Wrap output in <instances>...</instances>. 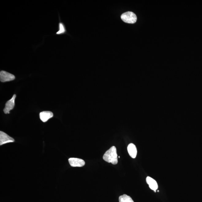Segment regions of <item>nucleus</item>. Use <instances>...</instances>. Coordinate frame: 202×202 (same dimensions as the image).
<instances>
[{
  "label": "nucleus",
  "instance_id": "9b49d317",
  "mask_svg": "<svg viewBox=\"0 0 202 202\" xmlns=\"http://www.w3.org/2000/svg\"><path fill=\"white\" fill-rule=\"evenodd\" d=\"M59 31L57 32V34L60 35L63 33L65 32L66 30L64 28V25L62 23H59Z\"/></svg>",
  "mask_w": 202,
  "mask_h": 202
},
{
  "label": "nucleus",
  "instance_id": "7ed1b4c3",
  "mask_svg": "<svg viewBox=\"0 0 202 202\" xmlns=\"http://www.w3.org/2000/svg\"><path fill=\"white\" fill-rule=\"evenodd\" d=\"M15 79V76L10 73L3 71H2L0 72V81L1 82H9L14 80Z\"/></svg>",
  "mask_w": 202,
  "mask_h": 202
},
{
  "label": "nucleus",
  "instance_id": "20e7f679",
  "mask_svg": "<svg viewBox=\"0 0 202 202\" xmlns=\"http://www.w3.org/2000/svg\"><path fill=\"white\" fill-rule=\"evenodd\" d=\"M16 97V94L13 95L12 98L6 102L3 112L5 114L10 113V112L13 110L15 106V101Z\"/></svg>",
  "mask_w": 202,
  "mask_h": 202
},
{
  "label": "nucleus",
  "instance_id": "f257e3e1",
  "mask_svg": "<svg viewBox=\"0 0 202 202\" xmlns=\"http://www.w3.org/2000/svg\"><path fill=\"white\" fill-rule=\"evenodd\" d=\"M103 159L106 162L111 163L113 164H117L118 162V155L116 147L113 146L107 151L103 156Z\"/></svg>",
  "mask_w": 202,
  "mask_h": 202
},
{
  "label": "nucleus",
  "instance_id": "0eeeda50",
  "mask_svg": "<svg viewBox=\"0 0 202 202\" xmlns=\"http://www.w3.org/2000/svg\"><path fill=\"white\" fill-rule=\"evenodd\" d=\"M53 113L49 111H45L41 112L40 113V120L44 123H45L50 118L53 117Z\"/></svg>",
  "mask_w": 202,
  "mask_h": 202
},
{
  "label": "nucleus",
  "instance_id": "6e6552de",
  "mask_svg": "<svg viewBox=\"0 0 202 202\" xmlns=\"http://www.w3.org/2000/svg\"><path fill=\"white\" fill-rule=\"evenodd\" d=\"M127 150L131 157L135 158L137 154V150L135 146L133 143H130L127 147Z\"/></svg>",
  "mask_w": 202,
  "mask_h": 202
},
{
  "label": "nucleus",
  "instance_id": "423d86ee",
  "mask_svg": "<svg viewBox=\"0 0 202 202\" xmlns=\"http://www.w3.org/2000/svg\"><path fill=\"white\" fill-rule=\"evenodd\" d=\"M14 141V139L10 136L7 134L2 131H0V145Z\"/></svg>",
  "mask_w": 202,
  "mask_h": 202
},
{
  "label": "nucleus",
  "instance_id": "f8f14e48",
  "mask_svg": "<svg viewBox=\"0 0 202 202\" xmlns=\"http://www.w3.org/2000/svg\"><path fill=\"white\" fill-rule=\"evenodd\" d=\"M119 157V158H120V156H119V157Z\"/></svg>",
  "mask_w": 202,
  "mask_h": 202
},
{
  "label": "nucleus",
  "instance_id": "9d476101",
  "mask_svg": "<svg viewBox=\"0 0 202 202\" xmlns=\"http://www.w3.org/2000/svg\"><path fill=\"white\" fill-rule=\"evenodd\" d=\"M120 202H134L131 197L126 194H124L120 196Z\"/></svg>",
  "mask_w": 202,
  "mask_h": 202
},
{
  "label": "nucleus",
  "instance_id": "39448f33",
  "mask_svg": "<svg viewBox=\"0 0 202 202\" xmlns=\"http://www.w3.org/2000/svg\"><path fill=\"white\" fill-rule=\"evenodd\" d=\"M68 161L70 165L73 167H82L85 164L84 160L78 158H70Z\"/></svg>",
  "mask_w": 202,
  "mask_h": 202
},
{
  "label": "nucleus",
  "instance_id": "1a4fd4ad",
  "mask_svg": "<svg viewBox=\"0 0 202 202\" xmlns=\"http://www.w3.org/2000/svg\"><path fill=\"white\" fill-rule=\"evenodd\" d=\"M146 181H147V183L149 185L150 189L156 192V190L158 188L157 181L155 180L152 179V178L149 177V176L147 177V179H146Z\"/></svg>",
  "mask_w": 202,
  "mask_h": 202
},
{
  "label": "nucleus",
  "instance_id": "f03ea898",
  "mask_svg": "<svg viewBox=\"0 0 202 202\" xmlns=\"http://www.w3.org/2000/svg\"><path fill=\"white\" fill-rule=\"evenodd\" d=\"M121 18L124 22L130 24L135 23L137 20L135 13L130 11L123 13L121 16Z\"/></svg>",
  "mask_w": 202,
  "mask_h": 202
}]
</instances>
